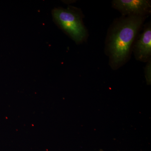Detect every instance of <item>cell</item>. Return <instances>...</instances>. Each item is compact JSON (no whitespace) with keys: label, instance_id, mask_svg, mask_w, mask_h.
I'll list each match as a JSON object with an SVG mask.
<instances>
[{"label":"cell","instance_id":"7a4b0ae2","mask_svg":"<svg viewBox=\"0 0 151 151\" xmlns=\"http://www.w3.org/2000/svg\"><path fill=\"white\" fill-rule=\"evenodd\" d=\"M54 22L76 43H82L87 35L79 9L73 7H58L52 12Z\"/></svg>","mask_w":151,"mask_h":151},{"label":"cell","instance_id":"8992f818","mask_svg":"<svg viewBox=\"0 0 151 151\" xmlns=\"http://www.w3.org/2000/svg\"><path fill=\"white\" fill-rule=\"evenodd\" d=\"M103 151V150H101H101H100V151Z\"/></svg>","mask_w":151,"mask_h":151},{"label":"cell","instance_id":"3957f363","mask_svg":"<svg viewBox=\"0 0 151 151\" xmlns=\"http://www.w3.org/2000/svg\"><path fill=\"white\" fill-rule=\"evenodd\" d=\"M112 6L123 16L147 17L151 12V2L149 0H114Z\"/></svg>","mask_w":151,"mask_h":151},{"label":"cell","instance_id":"52a82bcc","mask_svg":"<svg viewBox=\"0 0 151 151\" xmlns=\"http://www.w3.org/2000/svg\"></svg>","mask_w":151,"mask_h":151},{"label":"cell","instance_id":"5b68a950","mask_svg":"<svg viewBox=\"0 0 151 151\" xmlns=\"http://www.w3.org/2000/svg\"><path fill=\"white\" fill-rule=\"evenodd\" d=\"M145 74L147 84H150L151 82V59L147 62L145 67Z\"/></svg>","mask_w":151,"mask_h":151},{"label":"cell","instance_id":"6da1fadb","mask_svg":"<svg viewBox=\"0 0 151 151\" xmlns=\"http://www.w3.org/2000/svg\"><path fill=\"white\" fill-rule=\"evenodd\" d=\"M146 18L139 16H124L113 22L108 32L105 45V52L112 69H118L129 59L133 44Z\"/></svg>","mask_w":151,"mask_h":151},{"label":"cell","instance_id":"277c9868","mask_svg":"<svg viewBox=\"0 0 151 151\" xmlns=\"http://www.w3.org/2000/svg\"><path fill=\"white\" fill-rule=\"evenodd\" d=\"M132 50L135 58L139 61L147 62L151 60V22L145 25L142 32L136 37Z\"/></svg>","mask_w":151,"mask_h":151}]
</instances>
